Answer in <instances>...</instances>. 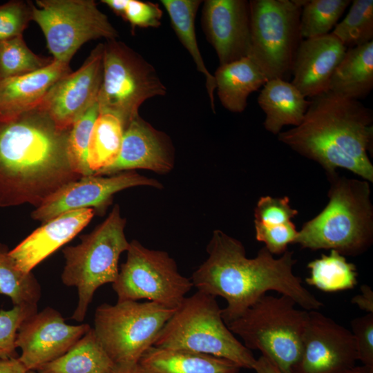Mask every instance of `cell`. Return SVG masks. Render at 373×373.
I'll return each instance as SVG.
<instances>
[{
    "mask_svg": "<svg viewBox=\"0 0 373 373\" xmlns=\"http://www.w3.org/2000/svg\"><path fill=\"white\" fill-rule=\"evenodd\" d=\"M280 142L319 164L327 174L345 169L373 182V113L358 100L325 92L310 99L301 124L278 134Z\"/></svg>",
    "mask_w": 373,
    "mask_h": 373,
    "instance_id": "obj_3",
    "label": "cell"
},
{
    "mask_svg": "<svg viewBox=\"0 0 373 373\" xmlns=\"http://www.w3.org/2000/svg\"><path fill=\"white\" fill-rule=\"evenodd\" d=\"M166 93V86L151 64L124 42L106 40L103 80L97 101L99 113L116 116L126 129L139 115V108L146 100Z\"/></svg>",
    "mask_w": 373,
    "mask_h": 373,
    "instance_id": "obj_9",
    "label": "cell"
},
{
    "mask_svg": "<svg viewBox=\"0 0 373 373\" xmlns=\"http://www.w3.org/2000/svg\"><path fill=\"white\" fill-rule=\"evenodd\" d=\"M104 44L90 52L76 71L59 79L39 107L64 129L72 125L97 101L103 80Z\"/></svg>",
    "mask_w": 373,
    "mask_h": 373,
    "instance_id": "obj_16",
    "label": "cell"
},
{
    "mask_svg": "<svg viewBox=\"0 0 373 373\" xmlns=\"http://www.w3.org/2000/svg\"><path fill=\"white\" fill-rule=\"evenodd\" d=\"M0 294L10 298L14 305L37 307L41 289L32 272L20 269L8 247L0 243Z\"/></svg>",
    "mask_w": 373,
    "mask_h": 373,
    "instance_id": "obj_30",
    "label": "cell"
},
{
    "mask_svg": "<svg viewBox=\"0 0 373 373\" xmlns=\"http://www.w3.org/2000/svg\"><path fill=\"white\" fill-rule=\"evenodd\" d=\"M358 361L373 367V314L356 318L351 321Z\"/></svg>",
    "mask_w": 373,
    "mask_h": 373,
    "instance_id": "obj_40",
    "label": "cell"
},
{
    "mask_svg": "<svg viewBox=\"0 0 373 373\" xmlns=\"http://www.w3.org/2000/svg\"><path fill=\"white\" fill-rule=\"evenodd\" d=\"M347 49L332 32L303 39L296 51L291 83L310 99L327 92Z\"/></svg>",
    "mask_w": 373,
    "mask_h": 373,
    "instance_id": "obj_19",
    "label": "cell"
},
{
    "mask_svg": "<svg viewBox=\"0 0 373 373\" xmlns=\"http://www.w3.org/2000/svg\"><path fill=\"white\" fill-rule=\"evenodd\" d=\"M71 72L69 64L54 59L33 73L0 79V117H12L38 107L52 86Z\"/></svg>",
    "mask_w": 373,
    "mask_h": 373,
    "instance_id": "obj_21",
    "label": "cell"
},
{
    "mask_svg": "<svg viewBox=\"0 0 373 373\" xmlns=\"http://www.w3.org/2000/svg\"><path fill=\"white\" fill-rule=\"evenodd\" d=\"M306 0H250L248 55L268 80L291 79L297 49L303 39L300 19Z\"/></svg>",
    "mask_w": 373,
    "mask_h": 373,
    "instance_id": "obj_8",
    "label": "cell"
},
{
    "mask_svg": "<svg viewBox=\"0 0 373 373\" xmlns=\"http://www.w3.org/2000/svg\"><path fill=\"white\" fill-rule=\"evenodd\" d=\"M153 346L210 354L249 370L256 360L225 324L216 297L198 291L175 309Z\"/></svg>",
    "mask_w": 373,
    "mask_h": 373,
    "instance_id": "obj_6",
    "label": "cell"
},
{
    "mask_svg": "<svg viewBox=\"0 0 373 373\" xmlns=\"http://www.w3.org/2000/svg\"><path fill=\"white\" fill-rule=\"evenodd\" d=\"M350 3V0H306L300 19L302 38L330 33Z\"/></svg>",
    "mask_w": 373,
    "mask_h": 373,
    "instance_id": "obj_32",
    "label": "cell"
},
{
    "mask_svg": "<svg viewBox=\"0 0 373 373\" xmlns=\"http://www.w3.org/2000/svg\"><path fill=\"white\" fill-rule=\"evenodd\" d=\"M95 213L92 208L61 213L35 229L10 250V254L20 269L32 272L37 265L86 227Z\"/></svg>",
    "mask_w": 373,
    "mask_h": 373,
    "instance_id": "obj_20",
    "label": "cell"
},
{
    "mask_svg": "<svg viewBox=\"0 0 373 373\" xmlns=\"http://www.w3.org/2000/svg\"><path fill=\"white\" fill-rule=\"evenodd\" d=\"M33 3L12 0L0 5V42L23 35L32 21Z\"/></svg>",
    "mask_w": 373,
    "mask_h": 373,
    "instance_id": "obj_36",
    "label": "cell"
},
{
    "mask_svg": "<svg viewBox=\"0 0 373 373\" xmlns=\"http://www.w3.org/2000/svg\"><path fill=\"white\" fill-rule=\"evenodd\" d=\"M372 88L373 41L347 49L330 79L328 91L358 101Z\"/></svg>",
    "mask_w": 373,
    "mask_h": 373,
    "instance_id": "obj_25",
    "label": "cell"
},
{
    "mask_svg": "<svg viewBox=\"0 0 373 373\" xmlns=\"http://www.w3.org/2000/svg\"><path fill=\"white\" fill-rule=\"evenodd\" d=\"M309 276L306 283L325 292L351 289L357 284L358 273L354 264L335 250L323 254L307 265Z\"/></svg>",
    "mask_w": 373,
    "mask_h": 373,
    "instance_id": "obj_29",
    "label": "cell"
},
{
    "mask_svg": "<svg viewBox=\"0 0 373 373\" xmlns=\"http://www.w3.org/2000/svg\"><path fill=\"white\" fill-rule=\"evenodd\" d=\"M102 3L106 4L115 15L122 17L126 7L128 0H102Z\"/></svg>",
    "mask_w": 373,
    "mask_h": 373,
    "instance_id": "obj_44",
    "label": "cell"
},
{
    "mask_svg": "<svg viewBox=\"0 0 373 373\" xmlns=\"http://www.w3.org/2000/svg\"><path fill=\"white\" fill-rule=\"evenodd\" d=\"M54 61L53 58L34 53L23 35L0 42V79L18 77L39 70Z\"/></svg>",
    "mask_w": 373,
    "mask_h": 373,
    "instance_id": "obj_31",
    "label": "cell"
},
{
    "mask_svg": "<svg viewBox=\"0 0 373 373\" xmlns=\"http://www.w3.org/2000/svg\"><path fill=\"white\" fill-rule=\"evenodd\" d=\"M137 186L161 188L155 179L140 175L133 171L103 176H82L52 193L31 213L33 220L46 222L67 211L92 208L96 213H104L111 204L115 193Z\"/></svg>",
    "mask_w": 373,
    "mask_h": 373,
    "instance_id": "obj_13",
    "label": "cell"
},
{
    "mask_svg": "<svg viewBox=\"0 0 373 373\" xmlns=\"http://www.w3.org/2000/svg\"><path fill=\"white\" fill-rule=\"evenodd\" d=\"M115 365L91 327L67 352L35 371L37 373H111Z\"/></svg>",
    "mask_w": 373,
    "mask_h": 373,
    "instance_id": "obj_26",
    "label": "cell"
},
{
    "mask_svg": "<svg viewBox=\"0 0 373 373\" xmlns=\"http://www.w3.org/2000/svg\"><path fill=\"white\" fill-rule=\"evenodd\" d=\"M126 252V260L112 283L117 301L146 299L176 309L193 287L166 251L150 249L133 240Z\"/></svg>",
    "mask_w": 373,
    "mask_h": 373,
    "instance_id": "obj_12",
    "label": "cell"
},
{
    "mask_svg": "<svg viewBox=\"0 0 373 373\" xmlns=\"http://www.w3.org/2000/svg\"><path fill=\"white\" fill-rule=\"evenodd\" d=\"M297 214L298 211L290 206L288 197L262 196L254 209V222L268 226L280 225L291 222Z\"/></svg>",
    "mask_w": 373,
    "mask_h": 373,
    "instance_id": "obj_37",
    "label": "cell"
},
{
    "mask_svg": "<svg viewBox=\"0 0 373 373\" xmlns=\"http://www.w3.org/2000/svg\"><path fill=\"white\" fill-rule=\"evenodd\" d=\"M256 238L264 242L265 248L273 255L284 254L289 244L294 243L298 231L291 221L286 224L268 226L254 222Z\"/></svg>",
    "mask_w": 373,
    "mask_h": 373,
    "instance_id": "obj_38",
    "label": "cell"
},
{
    "mask_svg": "<svg viewBox=\"0 0 373 373\" xmlns=\"http://www.w3.org/2000/svg\"><path fill=\"white\" fill-rule=\"evenodd\" d=\"M32 21L45 37L53 59L69 64L85 43L116 39L117 30L93 0H36Z\"/></svg>",
    "mask_w": 373,
    "mask_h": 373,
    "instance_id": "obj_11",
    "label": "cell"
},
{
    "mask_svg": "<svg viewBox=\"0 0 373 373\" xmlns=\"http://www.w3.org/2000/svg\"><path fill=\"white\" fill-rule=\"evenodd\" d=\"M351 2L347 15L332 32L348 48L373 41V1Z\"/></svg>",
    "mask_w": 373,
    "mask_h": 373,
    "instance_id": "obj_33",
    "label": "cell"
},
{
    "mask_svg": "<svg viewBox=\"0 0 373 373\" xmlns=\"http://www.w3.org/2000/svg\"><path fill=\"white\" fill-rule=\"evenodd\" d=\"M253 370L256 373H281L271 362L262 356L256 360Z\"/></svg>",
    "mask_w": 373,
    "mask_h": 373,
    "instance_id": "obj_43",
    "label": "cell"
},
{
    "mask_svg": "<svg viewBox=\"0 0 373 373\" xmlns=\"http://www.w3.org/2000/svg\"><path fill=\"white\" fill-rule=\"evenodd\" d=\"M207 251L208 258L191 280L198 291L226 300L227 306L222 309L226 325L269 291L289 296L307 311L323 305L294 274L297 260L292 251L287 250L275 258L264 247L255 258H248L242 242L220 230L213 231Z\"/></svg>",
    "mask_w": 373,
    "mask_h": 373,
    "instance_id": "obj_2",
    "label": "cell"
},
{
    "mask_svg": "<svg viewBox=\"0 0 373 373\" xmlns=\"http://www.w3.org/2000/svg\"><path fill=\"white\" fill-rule=\"evenodd\" d=\"M258 104L265 113V128L278 135L285 126L301 124L310 100L306 99L291 82L273 79L263 85Z\"/></svg>",
    "mask_w": 373,
    "mask_h": 373,
    "instance_id": "obj_23",
    "label": "cell"
},
{
    "mask_svg": "<svg viewBox=\"0 0 373 373\" xmlns=\"http://www.w3.org/2000/svg\"><path fill=\"white\" fill-rule=\"evenodd\" d=\"M175 310L151 301L104 303L95 310L93 330L115 364L137 363Z\"/></svg>",
    "mask_w": 373,
    "mask_h": 373,
    "instance_id": "obj_10",
    "label": "cell"
},
{
    "mask_svg": "<svg viewBox=\"0 0 373 373\" xmlns=\"http://www.w3.org/2000/svg\"><path fill=\"white\" fill-rule=\"evenodd\" d=\"M213 77L221 104L233 113L244 111L249 95L268 81L248 57L220 65Z\"/></svg>",
    "mask_w": 373,
    "mask_h": 373,
    "instance_id": "obj_24",
    "label": "cell"
},
{
    "mask_svg": "<svg viewBox=\"0 0 373 373\" xmlns=\"http://www.w3.org/2000/svg\"><path fill=\"white\" fill-rule=\"evenodd\" d=\"M329 202L303 224L294 243L303 249H331L345 256L365 252L373 241V207L369 182L327 174Z\"/></svg>",
    "mask_w": 373,
    "mask_h": 373,
    "instance_id": "obj_4",
    "label": "cell"
},
{
    "mask_svg": "<svg viewBox=\"0 0 373 373\" xmlns=\"http://www.w3.org/2000/svg\"><path fill=\"white\" fill-rule=\"evenodd\" d=\"M125 225L126 220L115 204L104 222L81 236L79 244L63 249L62 283L77 287L78 292L77 305L71 317L76 321H84L95 291L116 280L119 256L129 247Z\"/></svg>",
    "mask_w": 373,
    "mask_h": 373,
    "instance_id": "obj_7",
    "label": "cell"
},
{
    "mask_svg": "<svg viewBox=\"0 0 373 373\" xmlns=\"http://www.w3.org/2000/svg\"><path fill=\"white\" fill-rule=\"evenodd\" d=\"M202 26L220 65L248 57L251 37L249 1H204Z\"/></svg>",
    "mask_w": 373,
    "mask_h": 373,
    "instance_id": "obj_17",
    "label": "cell"
},
{
    "mask_svg": "<svg viewBox=\"0 0 373 373\" xmlns=\"http://www.w3.org/2000/svg\"><path fill=\"white\" fill-rule=\"evenodd\" d=\"M122 122L110 113H99L92 129L88 163L94 174L110 166L117 159L124 133Z\"/></svg>",
    "mask_w": 373,
    "mask_h": 373,
    "instance_id": "obj_28",
    "label": "cell"
},
{
    "mask_svg": "<svg viewBox=\"0 0 373 373\" xmlns=\"http://www.w3.org/2000/svg\"><path fill=\"white\" fill-rule=\"evenodd\" d=\"M138 365L144 373H240L234 362L210 354L152 346Z\"/></svg>",
    "mask_w": 373,
    "mask_h": 373,
    "instance_id": "obj_22",
    "label": "cell"
},
{
    "mask_svg": "<svg viewBox=\"0 0 373 373\" xmlns=\"http://www.w3.org/2000/svg\"><path fill=\"white\" fill-rule=\"evenodd\" d=\"M289 296L264 295L227 326L249 350L260 351L281 373H295L308 311Z\"/></svg>",
    "mask_w": 373,
    "mask_h": 373,
    "instance_id": "obj_5",
    "label": "cell"
},
{
    "mask_svg": "<svg viewBox=\"0 0 373 373\" xmlns=\"http://www.w3.org/2000/svg\"><path fill=\"white\" fill-rule=\"evenodd\" d=\"M163 15L157 3L139 0H128L122 18L128 22L132 32L135 28H158Z\"/></svg>",
    "mask_w": 373,
    "mask_h": 373,
    "instance_id": "obj_39",
    "label": "cell"
},
{
    "mask_svg": "<svg viewBox=\"0 0 373 373\" xmlns=\"http://www.w3.org/2000/svg\"><path fill=\"white\" fill-rule=\"evenodd\" d=\"M173 165V150L169 137L138 115L124 130L116 161L95 175H111L136 169L166 173Z\"/></svg>",
    "mask_w": 373,
    "mask_h": 373,
    "instance_id": "obj_18",
    "label": "cell"
},
{
    "mask_svg": "<svg viewBox=\"0 0 373 373\" xmlns=\"http://www.w3.org/2000/svg\"><path fill=\"white\" fill-rule=\"evenodd\" d=\"M360 289L361 293L352 298V303L367 314H373V291L371 287L363 285Z\"/></svg>",
    "mask_w": 373,
    "mask_h": 373,
    "instance_id": "obj_41",
    "label": "cell"
},
{
    "mask_svg": "<svg viewBox=\"0 0 373 373\" xmlns=\"http://www.w3.org/2000/svg\"><path fill=\"white\" fill-rule=\"evenodd\" d=\"M111 373H144L138 363L115 365Z\"/></svg>",
    "mask_w": 373,
    "mask_h": 373,
    "instance_id": "obj_45",
    "label": "cell"
},
{
    "mask_svg": "<svg viewBox=\"0 0 373 373\" xmlns=\"http://www.w3.org/2000/svg\"><path fill=\"white\" fill-rule=\"evenodd\" d=\"M336 373H373V367L367 365L354 366Z\"/></svg>",
    "mask_w": 373,
    "mask_h": 373,
    "instance_id": "obj_46",
    "label": "cell"
},
{
    "mask_svg": "<svg viewBox=\"0 0 373 373\" xmlns=\"http://www.w3.org/2000/svg\"><path fill=\"white\" fill-rule=\"evenodd\" d=\"M357 361L351 331L317 310L308 311L295 373H336L355 366Z\"/></svg>",
    "mask_w": 373,
    "mask_h": 373,
    "instance_id": "obj_14",
    "label": "cell"
},
{
    "mask_svg": "<svg viewBox=\"0 0 373 373\" xmlns=\"http://www.w3.org/2000/svg\"><path fill=\"white\" fill-rule=\"evenodd\" d=\"M200 0H162L170 18L171 26L184 47L188 50L196 66L206 79V88L213 111L215 113L213 93L216 82L207 68L201 55L195 31V19Z\"/></svg>",
    "mask_w": 373,
    "mask_h": 373,
    "instance_id": "obj_27",
    "label": "cell"
},
{
    "mask_svg": "<svg viewBox=\"0 0 373 373\" xmlns=\"http://www.w3.org/2000/svg\"><path fill=\"white\" fill-rule=\"evenodd\" d=\"M37 312V307L14 305L11 309H0V359L18 358L15 341L24 320Z\"/></svg>",
    "mask_w": 373,
    "mask_h": 373,
    "instance_id": "obj_35",
    "label": "cell"
},
{
    "mask_svg": "<svg viewBox=\"0 0 373 373\" xmlns=\"http://www.w3.org/2000/svg\"><path fill=\"white\" fill-rule=\"evenodd\" d=\"M27 373H37L35 370H28Z\"/></svg>",
    "mask_w": 373,
    "mask_h": 373,
    "instance_id": "obj_47",
    "label": "cell"
},
{
    "mask_svg": "<svg viewBox=\"0 0 373 373\" xmlns=\"http://www.w3.org/2000/svg\"><path fill=\"white\" fill-rule=\"evenodd\" d=\"M70 128L58 127L39 106L0 117V207L35 208L81 178L68 154Z\"/></svg>",
    "mask_w": 373,
    "mask_h": 373,
    "instance_id": "obj_1",
    "label": "cell"
},
{
    "mask_svg": "<svg viewBox=\"0 0 373 373\" xmlns=\"http://www.w3.org/2000/svg\"><path fill=\"white\" fill-rule=\"evenodd\" d=\"M97 102L72 125L68 154L74 171L80 176L93 175L88 163V148L94 123L99 115Z\"/></svg>",
    "mask_w": 373,
    "mask_h": 373,
    "instance_id": "obj_34",
    "label": "cell"
},
{
    "mask_svg": "<svg viewBox=\"0 0 373 373\" xmlns=\"http://www.w3.org/2000/svg\"><path fill=\"white\" fill-rule=\"evenodd\" d=\"M90 328L68 325L58 311L46 307L21 324L15 341L21 350L18 359L28 371L37 370L67 352Z\"/></svg>",
    "mask_w": 373,
    "mask_h": 373,
    "instance_id": "obj_15",
    "label": "cell"
},
{
    "mask_svg": "<svg viewBox=\"0 0 373 373\" xmlns=\"http://www.w3.org/2000/svg\"><path fill=\"white\" fill-rule=\"evenodd\" d=\"M18 358L0 359V373H27Z\"/></svg>",
    "mask_w": 373,
    "mask_h": 373,
    "instance_id": "obj_42",
    "label": "cell"
}]
</instances>
